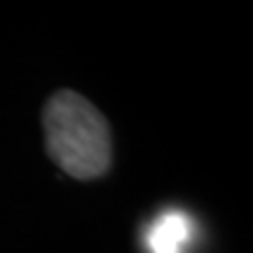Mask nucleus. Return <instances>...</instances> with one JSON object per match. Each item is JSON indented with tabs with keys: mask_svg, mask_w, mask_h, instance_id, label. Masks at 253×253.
<instances>
[{
	"mask_svg": "<svg viewBox=\"0 0 253 253\" xmlns=\"http://www.w3.org/2000/svg\"><path fill=\"white\" fill-rule=\"evenodd\" d=\"M49 157L73 178H99L110 167V129L94 103L75 91H56L45 106Z\"/></svg>",
	"mask_w": 253,
	"mask_h": 253,
	"instance_id": "nucleus-1",
	"label": "nucleus"
},
{
	"mask_svg": "<svg viewBox=\"0 0 253 253\" xmlns=\"http://www.w3.org/2000/svg\"><path fill=\"white\" fill-rule=\"evenodd\" d=\"M192 237V220L183 211H164L150 223L145 232V244L150 253H185Z\"/></svg>",
	"mask_w": 253,
	"mask_h": 253,
	"instance_id": "nucleus-2",
	"label": "nucleus"
}]
</instances>
